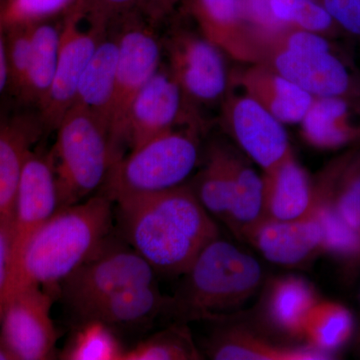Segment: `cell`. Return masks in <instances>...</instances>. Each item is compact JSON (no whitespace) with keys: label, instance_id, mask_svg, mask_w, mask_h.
<instances>
[{"label":"cell","instance_id":"obj_37","mask_svg":"<svg viewBox=\"0 0 360 360\" xmlns=\"http://www.w3.org/2000/svg\"><path fill=\"white\" fill-rule=\"evenodd\" d=\"M85 13L111 25L127 14L139 11L141 0H82Z\"/></svg>","mask_w":360,"mask_h":360},{"label":"cell","instance_id":"obj_29","mask_svg":"<svg viewBox=\"0 0 360 360\" xmlns=\"http://www.w3.org/2000/svg\"><path fill=\"white\" fill-rule=\"evenodd\" d=\"M60 355L65 360H123L127 348L110 326L96 319L80 321Z\"/></svg>","mask_w":360,"mask_h":360},{"label":"cell","instance_id":"obj_25","mask_svg":"<svg viewBox=\"0 0 360 360\" xmlns=\"http://www.w3.org/2000/svg\"><path fill=\"white\" fill-rule=\"evenodd\" d=\"M210 354L217 360H319L331 355L307 347H276L243 328H231L212 341Z\"/></svg>","mask_w":360,"mask_h":360},{"label":"cell","instance_id":"obj_38","mask_svg":"<svg viewBox=\"0 0 360 360\" xmlns=\"http://www.w3.org/2000/svg\"><path fill=\"white\" fill-rule=\"evenodd\" d=\"M181 0H141L139 11L155 26L172 13Z\"/></svg>","mask_w":360,"mask_h":360},{"label":"cell","instance_id":"obj_1","mask_svg":"<svg viewBox=\"0 0 360 360\" xmlns=\"http://www.w3.org/2000/svg\"><path fill=\"white\" fill-rule=\"evenodd\" d=\"M116 206L125 243L155 272L186 274L201 251L219 238L217 224L188 184Z\"/></svg>","mask_w":360,"mask_h":360},{"label":"cell","instance_id":"obj_3","mask_svg":"<svg viewBox=\"0 0 360 360\" xmlns=\"http://www.w3.org/2000/svg\"><path fill=\"white\" fill-rule=\"evenodd\" d=\"M169 309L181 319H217L240 309L257 292L262 270L257 259L229 241L215 239L186 274Z\"/></svg>","mask_w":360,"mask_h":360},{"label":"cell","instance_id":"obj_19","mask_svg":"<svg viewBox=\"0 0 360 360\" xmlns=\"http://www.w3.org/2000/svg\"><path fill=\"white\" fill-rule=\"evenodd\" d=\"M264 215L276 220L300 219L311 212L314 188L292 151L278 165L264 172Z\"/></svg>","mask_w":360,"mask_h":360},{"label":"cell","instance_id":"obj_32","mask_svg":"<svg viewBox=\"0 0 360 360\" xmlns=\"http://www.w3.org/2000/svg\"><path fill=\"white\" fill-rule=\"evenodd\" d=\"M312 210L323 231L322 248L345 257L359 252L360 231H355L341 219L330 201L315 187Z\"/></svg>","mask_w":360,"mask_h":360},{"label":"cell","instance_id":"obj_18","mask_svg":"<svg viewBox=\"0 0 360 360\" xmlns=\"http://www.w3.org/2000/svg\"><path fill=\"white\" fill-rule=\"evenodd\" d=\"M233 84L283 124H300L314 96L265 63H253L234 75Z\"/></svg>","mask_w":360,"mask_h":360},{"label":"cell","instance_id":"obj_4","mask_svg":"<svg viewBox=\"0 0 360 360\" xmlns=\"http://www.w3.org/2000/svg\"><path fill=\"white\" fill-rule=\"evenodd\" d=\"M56 131V142L49 155L59 210L82 202L101 189L122 155L110 129L77 106H71Z\"/></svg>","mask_w":360,"mask_h":360},{"label":"cell","instance_id":"obj_17","mask_svg":"<svg viewBox=\"0 0 360 360\" xmlns=\"http://www.w3.org/2000/svg\"><path fill=\"white\" fill-rule=\"evenodd\" d=\"M241 238L248 239L270 262L292 266L307 262L322 248L323 231L311 210L293 220L262 217Z\"/></svg>","mask_w":360,"mask_h":360},{"label":"cell","instance_id":"obj_12","mask_svg":"<svg viewBox=\"0 0 360 360\" xmlns=\"http://www.w3.org/2000/svg\"><path fill=\"white\" fill-rule=\"evenodd\" d=\"M58 210V189L49 153L33 150L21 174L8 238L9 284L30 238ZM9 290V286H8Z\"/></svg>","mask_w":360,"mask_h":360},{"label":"cell","instance_id":"obj_28","mask_svg":"<svg viewBox=\"0 0 360 360\" xmlns=\"http://www.w3.org/2000/svg\"><path fill=\"white\" fill-rule=\"evenodd\" d=\"M352 330L354 317L345 307L317 302L305 321L303 338L309 347L331 355L349 340Z\"/></svg>","mask_w":360,"mask_h":360},{"label":"cell","instance_id":"obj_11","mask_svg":"<svg viewBox=\"0 0 360 360\" xmlns=\"http://www.w3.org/2000/svg\"><path fill=\"white\" fill-rule=\"evenodd\" d=\"M186 127L200 130V113L186 101L168 66L161 65L130 106L123 146L131 150L158 135Z\"/></svg>","mask_w":360,"mask_h":360},{"label":"cell","instance_id":"obj_6","mask_svg":"<svg viewBox=\"0 0 360 360\" xmlns=\"http://www.w3.org/2000/svg\"><path fill=\"white\" fill-rule=\"evenodd\" d=\"M112 25L117 37L118 59L110 130L116 148L123 156V134L130 106L162 65L163 47L155 26L139 11L123 16Z\"/></svg>","mask_w":360,"mask_h":360},{"label":"cell","instance_id":"obj_34","mask_svg":"<svg viewBox=\"0 0 360 360\" xmlns=\"http://www.w3.org/2000/svg\"><path fill=\"white\" fill-rule=\"evenodd\" d=\"M79 0H6L0 8L4 27L33 25L65 15Z\"/></svg>","mask_w":360,"mask_h":360},{"label":"cell","instance_id":"obj_31","mask_svg":"<svg viewBox=\"0 0 360 360\" xmlns=\"http://www.w3.org/2000/svg\"><path fill=\"white\" fill-rule=\"evenodd\" d=\"M188 329L175 326L127 348L123 360L200 359Z\"/></svg>","mask_w":360,"mask_h":360},{"label":"cell","instance_id":"obj_41","mask_svg":"<svg viewBox=\"0 0 360 360\" xmlns=\"http://www.w3.org/2000/svg\"><path fill=\"white\" fill-rule=\"evenodd\" d=\"M0 360H15L13 352H11L1 338H0Z\"/></svg>","mask_w":360,"mask_h":360},{"label":"cell","instance_id":"obj_22","mask_svg":"<svg viewBox=\"0 0 360 360\" xmlns=\"http://www.w3.org/2000/svg\"><path fill=\"white\" fill-rule=\"evenodd\" d=\"M169 302L170 300L161 295L155 283L134 286L90 307L79 319H96L113 330L141 328L153 321L163 309H169Z\"/></svg>","mask_w":360,"mask_h":360},{"label":"cell","instance_id":"obj_2","mask_svg":"<svg viewBox=\"0 0 360 360\" xmlns=\"http://www.w3.org/2000/svg\"><path fill=\"white\" fill-rule=\"evenodd\" d=\"M113 205L98 194L59 208L28 241L8 295L21 286L63 283L110 238Z\"/></svg>","mask_w":360,"mask_h":360},{"label":"cell","instance_id":"obj_24","mask_svg":"<svg viewBox=\"0 0 360 360\" xmlns=\"http://www.w3.org/2000/svg\"><path fill=\"white\" fill-rule=\"evenodd\" d=\"M61 26L51 20L32 25V47L25 84L18 101L37 111L46 98L56 75Z\"/></svg>","mask_w":360,"mask_h":360},{"label":"cell","instance_id":"obj_21","mask_svg":"<svg viewBox=\"0 0 360 360\" xmlns=\"http://www.w3.org/2000/svg\"><path fill=\"white\" fill-rule=\"evenodd\" d=\"M300 127L310 146L338 148L360 137V106L340 97H314Z\"/></svg>","mask_w":360,"mask_h":360},{"label":"cell","instance_id":"obj_14","mask_svg":"<svg viewBox=\"0 0 360 360\" xmlns=\"http://www.w3.org/2000/svg\"><path fill=\"white\" fill-rule=\"evenodd\" d=\"M221 120L239 148L264 172L292 151L283 123L241 89L240 94L227 92L221 103Z\"/></svg>","mask_w":360,"mask_h":360},{"label":"cell","instance_id":"obj_30","mask_svg":"<svg viewBox=\"0 0 360 360\" xmlns=\"http://www.w3.org/2000/svg\"><path fill=\"white\" fill-rule=\"evenodd\" d=\"M277 22L285 27L333 37L345 35L336 25L321 0H269Z\"/></svg>","mask_w":360,"mask_h":360},{"label":"cell","instance_id":"obj_15","mask_svg":"<svg viewBox=\"0 0 360 360\" xmlns=\"http://www.w3.org/2000/svg\"><path fill=\"white\" fill-rule=\"evenodd\" d=\"M186 11L198 32L231 58L262 63V44L248 22L245 0H187Z\"/></svg>","mask_w":360,"mask_h":360},{"label":"cell","instance_id":"obj_33","mask_svg":"<svg viewBox=\"0 0 360 360\" xmlns=\"http://www.w3.org/2000/svg\"><path fill=\"white\" fill-rule=\"evenodd\" d=\"M4 52L7 68V90L16 99L25 84L32 56V25L4 27Z\"/></svg>","mask_w":360,"mask_h":360},{"label":"cell","instance_id":"obj_9","mask_svg":"<svg viewBox=\"0 0 360 360\" xmlns=\"http://www.w3.org/2000/svg\"><path fill=\"white\" fill-rule=\"evenodd\" d=\"M161 41L168 68L194 110L224 101L231 78L217 45L184 25H174Z\"/></svg>","mask_w":360,"mask_h":360},{"label":"cell","instance_id":"obj_40","mask_svg":"<svg viewBox=\"0 0 360 360\" xmlns=\"http://www.w3.org/2000/svg\"><path fill=\"white\" fill-rule=\"evenodd\" d=\"M4 30L2 23L1 15H0V96L7 90V68L6 61V52H4Z\"/></svg>","mask_w":360,"mask_h":360},{"label":"cell","instance_id":"obj_36","mask_svg":"<svg viewBox=\"0 0 360 360\" xmlns=\"http://www.w3.org/2000/svg\"><path fill=\"white\" fill-rule=\"evenodd\" d=\"M343 34L360 44V0H321Z\"/></svg>","mask_w":360,"mask_h":360},{"label":"cell","instance_id":"obj_10","mask_svg":"<svg viewBox=\"0 0 360 360\" xmlns=\"http://www.w3.org/2000/svg\"><path fill=\"white\" fill-rule=\"evenodd\" d=\"M262 63L314 97H340L360 106V73L326 39L302 51L271 49Z\"/></svg>","mask_w":360,"mask_h":360},{"label":"cell","instance_id":"obj_23","mask_svg":"<svg viewBox=\"0 0 360 360\" xmlns=\"http://www.w3.org/2000/svg\"><path fill=\"white\" fill-rule=\"evenodd\" d=\"M317 302L314 288L302 277H278L267 288L264 315L278 333L290 338H303L305 321Z\"/></svg>","mask_w":360,"mask_h":360},{"label":"cell","instance_id":"obj_26","mask_svg":"<svg viewBox=\"0 0 360 360\" xmlns=\"http://www.w3.org/2000/svg\"><path fill=\"white\" fill-rule=\"evenodd\" d=\"M234 153L224 144H213L206 156L205 167L191 186L206 212L224 220L231 207Z\"/></svg>","mask_w":360,"mask_h":360},{"label":"cell","instance_id":"obj_7","mask_svg":"<svg viewBox=\"0 0 360 360\" xmlns=\"http://www.w3.org/2000/svg\"><path fill=\"white\" fill-rule=\"evenodd\" d=\"M155 271L129 245L110 238L61 283L63 295L80 316L105 298L134 286L155 283Z\"/></svg>","mask_w":360,"mask_h":360},{"label":"cell","instance_id":"obj_27","mask_svg":"<svg viewBox=\"0 0 360 360\" xmlns=\"http://www.w3.org/2000/svg\"><path fill=\"white\" fill-rule=\"evenodd\" d=\"M233 186L226 221L238 236L264 215V179L245 160L234 153Z\"/></svg>","mask_w":360,"mask_h":360},{"label":"cell","instance_id":"obj_39","mask_svg":"<svg viewBox=\"0 0 360 360\" xmlns=\"http://www.w3.org/2000/svg\"><path fill=\"white\" fill-rule=\"evenodd\" d=\"M9 245L6 234L0 231V322L8 297Z\"/></svg>","mask_w":360,"mask_h":360},{"label":"cell","instance_id":"obj_8","mask_svg":"<svg viewBox=\"0 0 360 360\" xmlns=\"http://www.w3.org/2000/svg\"><path fill=\"white\" fill-rule=\"evenodd\" d=\"M110 27L85 13L82 0L65 14L61 25L53 84L37 111L45 130H56L70 110L80 78Z\"/></svg>","mask_w":360,"mask_h":360},{"label":"cell","instance_id":"obj_35","mask_svg":"<svg viewBox=\"0 0 360 360\" xmlns=\"http://www.w3.org/2000/svg\"><path fill=\"white\" fill-rule=\"evenodd\" d=\"M340 188L333 207L341 219L360 231V155L340 161Z\"/></svg>","mask_w":360,"mask_h":360},{"label":"cell","instance_id":"obj_13","mask_svg":"<svg viewBox=\"0 0 360 360\" xmlns=\"http://www.w3.org/2000/svg\"><path fill=\"white\" fill-rule=\"evenodd\" d=\"M52 300L39 285L16 288L7 298L0 338L15 360H46L54 354L58 333L51 319Z\"/></svg>","mask_w":360,"mask_h":360},{"label":"cell","instance_id":"obj_20","mask_svg":"<svg viewBox=\"0 0 360 360\" xmlns=\"http://www.w3.org/2000/svg\"><path fill=\"white\" fill-rule=\"evenodd\" d=\"M117 59V37L115 27L111 25L97 45L94 56L80 78L75 101L71 105L87 111L110 130L115 94Z\"/></svg>","mask_w":360,"mask_h":360},{"label":"cell","instance_id":"obj_16","mask_svg":"<svg viewBox=\"0 0 360 360\" xmlns=\"http://www.w3.org/2000/svg\"><path fill=\"white\" fill-rule=\"evenodd\" d=\"M44 130L37 113H0V231L7 239L23 167Z\"/></svg>","mask_w":360,"mask_h":360},{"label":"cell","instance_id":"obj_5","mask_svg":"<svg viewBox=\"0 0 360 360\" xmlns=\"http://www.w3.org/2000/svg\"><path fill=\"white\" fill-rule=\"evenodd\" d=\"M198 131L179 127L131 149L112 165L101 194L116 205L181 186L198 165Z\"/></svg>","mask_w":360,"mask_h":360}]
</instances>
